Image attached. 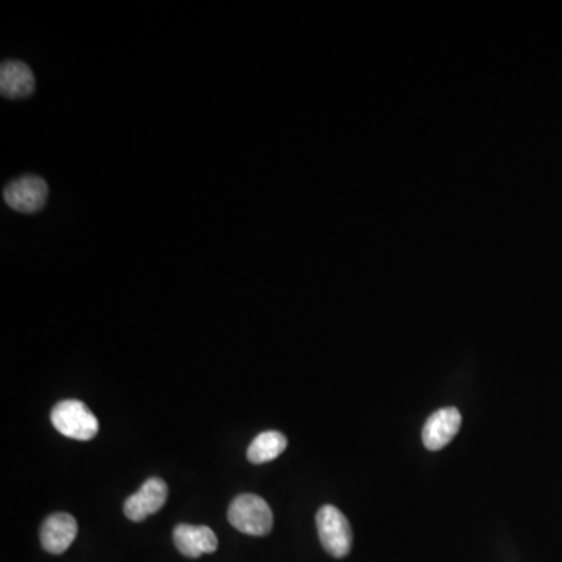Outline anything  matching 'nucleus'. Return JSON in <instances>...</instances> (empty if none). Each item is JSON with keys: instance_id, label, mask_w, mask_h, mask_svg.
<instances>
[{"instance_id": "1", "label": "nucleus", "mask_w": 562, "mask_h": 562, "mask_svg": "<svg viewBox=\"0 0 562 562\" xmlns=\"http://www.w3.org/2000/svg\"><path fill=\"white\" fill-rule=\"evenodd\" d=\"M228 522L249 536H266L274 525V514L260 495L242 494L228 508Z\"/></svg>"}, {"instance_id": "2", "label": "nucleus", "mask_w": 562, "mask_h": 562, "mask_svg": "<svg viewBox=\"0 0 562 562\" xmlns=\"http://www.w3.org/2000/svg\"><path fill=\"white\" fill-rule=\"evenodd\" d=\"M50 419L58 433L77 441H91L99 431L97 417L80 400H63L58 403L52 410Z\"/></svg>"}, {"instance_id": "3", "label": "nucleus", "mask_w": 562, "mask_h": 562, "mask_svg": "<svg viewBox=\"0 0 562 562\" xmlns=\"http://www.w3.org/2000/svg\"><path fill=\"white\" fill-rule=\"evenodd\" d=\"M316 525L327 553L333 558H346L353 544V531L347 517L336 506L325 505L317 511Z\"/></svg>"}, {"instance_id": "4", "label": "nucleus", "mask_w": 562, "mask_h": 562, "mask_svg": "<svg viewBox=\"0 0 562 562\" xmlns=\"http://www.w3.org/2000/svg\"><path fill=\"white\" fill-rule=\"evenodd\" d=\"M49 196V186L38 175H24L8 183L4 189V200L11 210L33 214L43 210Z\"/></svg>"}, {"instance_id": "5", "label": "nucleus", "mask_w": 562, "mask_h": 562, "mask_svg": "<svg viewBox=\"0 0 562 562\" xmlns=\"http://www.w3.org/2000/svg\"><path fill=\"white\" fill-rule=\"evenodd\" d=\"M168 492V484L161 478H149L138 492L125 500V516L133 522H143L163 508L168 500Z\"/></svg>"}, {"instance_id": "6", "label": "nucleus", "mask_w": 562, "mask_h": 562, "mask_svg": "<svg viewBox=\"0 0 562 562\" xmlns=\"http://www.w3.org/2000/svg\"><path fill=\"white\" fill-rule=\"evenodd\" d=\"M463 417L456 408L447 406L428 417L427 424L422 430V441L425 447L433 452L444 449L458 434Z\"/></svg>"}, {"instance_id": "7", "label": "nucleus", "mask_w": 562, "mask_h": 562, "mask_svg": "<svg viewBox=\"0 0 562 562\" xmlns=\"http://www.w3.org/2000/svg\"><path fill=\"white\" fill-rule=\"evenodd\" d=\"M77 522L71 514L57 513L47 517L41 527V544L52 555L65 553L77 538Z\"/></svg>"}, {"instance_id": "8", "label": "nucleus", "mask_w": 562, "mask_h": 562, "mask_svg": "<svg viewBox=\"0 0 562 562\" xmlns=\"http://www.w3.org/2000/svg\"><path fill=\"white\" fill-rule=\"evenodd\" d=\"M174 542L178 552L188 558H200L217 550V538L210 527L180 523L174 530Z\"/></svg>"}, {"instance_id": "9", "label": "nucleus", "mask_w": 562, "mask_h": 562, "mask_svg": "<svg viewBox=\"0 0 562 562\" xmlns=\"http://www.w3.org/2000/svg\"><path fill=\"white\" fill-rule=\"evenodd\" d=\"M35 91V75L18 60H7L0 66V93L7 99H24Z\"/></svg>"}, {"instance_id": "10", "label": "nucleus", "mask_w": 562, "mask_h": 562, "mask_svg": "<svg viewBox=\"0 0 562 562\" xmlns=\"http://www.w3.org/2000/svg\"><path fill=\"white\" fill-rule=\"evenodd\" d=\"M288 439L280 431H264L253 439L247 449V459L253 464H264L274 461L285 452Z\"/></svg>"}]
</instances>
